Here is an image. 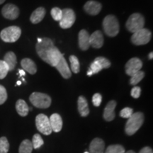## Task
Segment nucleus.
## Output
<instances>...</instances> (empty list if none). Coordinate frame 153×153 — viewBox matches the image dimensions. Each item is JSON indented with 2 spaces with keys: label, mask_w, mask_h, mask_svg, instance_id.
Wrapping results in <instances>:
<instances>
[{
  "label": "nucleus",
  "mask_w": 153,
  "mask_h": 153,
  "mask_svg": "<svg viewBox=\"0 0 153 153\" xmlns=\"http://www.w3.org/2000/svg\"><path fill=\"white\" fill-rule=\"evenodd\" d=\"M54 43L51 39L48 38H43L41 41L37 43L36 45V52L38 56L43 60L44 62H47V55L49 51L53 47H54Z\"/></svg>",
  "instance_id": "obj_6"
},
{
  "label": "nucleus",
  "mask_w": 153,
  "mask_h": 153,
  "mask_svg": "<svg viewBox=\"0 0 153 153\" xmlns=\"http://www.w3.org/2000/svg\"><path fill=\"white\" fill-rule=\"evenodd\" d=\"M62 57L63 55L60 52V51L57 49V48L54 46L48 53L46 63L49 64L51 66L55 67Z\"/></svg>",
  "instance_id": "obj_12"
},
{
  "label": "nucleus",
  "mask_w": 153,
  "mask_h": 153,
  "mask_svg": "<svg viewBox=\"0 0 153 153\" xmlns=\"http://www.w3.org/2000/svg\"><path fill=\"white\" fill-rule=\"evenodd\" d=\"M52 131L58 133L62 130V120L61 116L58 114H53L49 118Z\"/></svg>",
  "instance_id": "obj_19"
},
{
  "label": "nucleus",
  "mask_w": 153,
  "mask_h": 153,
  "mask_svg": "<svg viewBox=\"0 0 153 153\" xmlns=\"http://www.w3.org/2000/svg\"><path fill=\"white\" fill-rule=\"evenodd\" d=\"M9 68L4 60H0V79L6 77L9 72Z\"/></svg>",
  "instance_id": "obj_33"
},
{
  "label": "nucleus",
  "mask_w": 153,
  "mask_h": 153,
  "mask_svg": "<svg viewBox=\"0 0 153 153\" xmlns=\"http://www.w3.org/2000/svg\"><path fill=\"white\" fill-rule=\"evenodd\" d=\"M19 73L20 74V77H22V76L26 75V72H25L24 70H19Z\"/></svg>",
  "instance_id": "obj_40"
},
{
  "label": "nucleus",
  "mask_w": 153,
  "mask_h": 153,
  "mask_svg": "<svg viewBox=\"0 0 153 153\" xmlns=\"http://www.w3.org/2000/svg\"><path fill=\"white\" fill-rule=\"evenodd\" d=\"M85 153H89V152H85Z\"/></svg>",
  "instance_id": "obj_45"
},
{
  "label": "nucleus",
  "mask_w": 153,
  "mask_h": 153,
  "mask_svg": "<svg viewBox=\"0 0 153 153\" xmlns=\"http://www.w3.org/2000/svg\"><path fill=\"white\" fill-rule=\"evenodd\" d=\"M101 101H102V97H101L100 94L97 93L94 94L92 97V103L94 106H95L96 107L99 106L101 105Z\"/></svg>",
  "instance_id": "obj_37"
},
{
  "label": "nucleus",
  "mask_w": 153,
  "mask_h": 153,
  "mask_svg": "<svg viewBox=\"0 0 153 153\" xmlns=\"http://www.w3.org/2000/svg\"><path fill=\"white\" fill-rule=\"evenodd\" d=\"M51 16L53 17V19H54L55 21L60 22L61 18H62V9L58 8V7H54V8L51 9Z\"/></svg>",
  "instance_id": "obj_34"
},
{
  "label": "nucleus",
  "mask_w": 153,
  "mask_h": 153,
  "mask_svg": "<svg viewBox=\"0 0 153 153\" xmlns=\"http://www.w3.org/2000/svg\"><path fill=\"white\" fill-rule=\"evenodd\" d=\"M62 18L60 21V26L63 29L70 28L74 24L76 20V16L74 11L71 9H62Z\"/></svg>",
  "instance_id": "obj_9"
},
{
  "label": "nucleus",
  "mask_w": 153,
  "mask_h": 153,
  "mask_svg": "<svg viewBox=\"0 0 153 153\" xmlns=\"http://www.w3.org/2000/svg\"><path fill=\"white\" fill-rule=\"evenodd\" d=\"M99 63V65L101 67V68L103 69H107L111 67V62L108 59L104 57H98L94 60Z\"/></svg>",
  "instance_id": "obj_32"
},
{
  "label": "nucleus",
  "mask_w": 153,
  "mask_h": 153,
  "mask_svg": "<svg viewBox=\"0 0 153 153\" xmlns=\"http://www.w3.org/2000/svg\"><path fill=\"white\" fill-rule=\"evenodd\" d=\"M139 153H153V151L152 149L150 148V147H145L140 151Z\"/></svg>",
  "instance_id": "obj_39"
},
{
  "label": "nucleus",
  "mask_w": 153,
  "mask_h": 153,
  "mask_svg": "<svg viewBox=\"0 0 153 153\" xmlns=\"http://www.w3.org/2000/svg\"><path fill=\"white\" fill-rule=\"evenodd\" d=\"M103 28L105 33L109 37H115L119 33L120 26L117 18L114 15H108L103 21Z\"/></svg>",
  "instance_id": "obj_2"
},
{
  "label": "nucleus",
  "mask_w": 153,
  "mask_h": 153,
  "mask_svg": "<svg viewBox=\"0 0 153 153\" xmlns=\"http://www.w3.org/2000/svg\"><path fill=\"white\" fill-rule=\"evenodd\" d=\"M16 109L21 116H26L29 112V107L26 102L23 99H19L16 103Z\"/></svg>",
  "instance_id": "obj_24"
},
{
  "label": "nucleus",
  "mask_w": 153,
  "mask_h": 153,
  "mask_svg": "<svg viewBox=\"0 0 153 153\" xmlns=\"http://www.w3.org/2000/svg\"><path fill=\"white\" fill-rule=\"evenodd\" d=\"M144 114L142 112L133 113V115L128 118L126 124L125 131L128 135H133L140 128L144 122Z\"/></svg>",
  "instance_id": "obj_1"
},
{
  "label": "nucleus",
  "mask_w": 153,
  "mask_h": 153,
  "mask_svg": "<svg viewBox=\"0 0 153 153\" xmlns=\"http://www.w3.org/2000/svg\"><path fill=\"white\" fill-rule=\"evenodd\" d=\"M55 68L57 69V71L60 72V74L62 76L63 78H65V79H69L70 77H71V70H70V68H69L68 62H67L64 56L60 59V60L59 61V62L57 63V65Z\"/></svg>",
  "instance_id": "obj_13"
},
{
  "label": "nucleus",
  "mask_w": 153,
  "mask_h": 153,
  "mask_svg": "<svg viewBox=\"0 0 153 153\" xmlns=\"http://www.w3.org/2000/svg\"><path fill=\"white\" fill-rule=\"evenodd\" d=\"M102 70L101 67L99 65V64L97 61L94 60L91 64L90 65V68L88 70L87 72V75L88 76H91L94 74H97L101 70Z\"/></svg>",
  "instance_id": "obj_28"
},
{
  "label": "nucleus",
  "mask_w": 153,
  "mask_h": 153,
  "mask_svg": "<svg viewBox=\"0 0 153 153\" xmlns=\"http://www.w3.org/2000/svg\"><path fill=\"white\" fill-rule=\"evenodd\" d=\"M70 62L71 64V70L74 73L77 74L80 71V64L79 60L75 55H70Z\"/></svg>",
  "instance_id": "obj_26"
},
{
  "label": "nucleus",
  "mask_w": 153,
  "mask_h": 153,
  "mask_svg": "<svg viewBox=\"0 0 153 153\" xmlns=\"http://www.w3.org/2000/svg\"><path fill=\"white\" fill-rule=\"evenodd\" d=\"M149 59H150V60H152V58H153V53H152V52H151L150 54H149Z\"/></svg>",
  "instance_id": "obj_41"
},
{
  "label": "nucleus",
  "mask_w": 153,
  "mask_h": 153,
  "mask_svg": "<svg viewBox=\"0 0 153 153\" xmlns=\"http://www.w3.org/2000/svg\"><path fill=\"white\" fill-rule=\"evenodd\" d=\"M89 38L90 36L87 30L82 29L79 31L78 35V42H79V47L82 51H87L90 47L89 43Z\"/></svg>",
  "instance_id": "obj_15"
},
{
  "label": "nucleus",
  "mask_w": 153,
  "mask_h": 153,
  "mask_svg": "<svg viewBox=\"0 0 153 153\" xmlns=\"http://www.w3.org/2000/svg\"><path fill=\"white\" fill-rule=\"evenodd\" d=\"M46 14V11L43 7H38L32 13L30 17V21L32 24H37L43 20L45 15Z\"/></svg>",
  "instance_id": "obj_21"
},
{
  "label": "nucleus",
  "mask_w": 153,
  "mask_h": 153,
  "mask_svg": "<svg viewBox=\"0 0 153 153\" xmlns=\"http://www.w3.org/2000/svg\"><path fill=\"white\" fill-rule=\"evenodd\" d=\"M102 8L101 3L98 1H88L85 3L84 6V9L88 14L91 15V16H96V15L99 14Z\"/></svg>",
  "instance_id": "obj_14"
},
{
  "label": "nucleus",
  "mask_w": 153,
  "mask_h": 153,
  "mask_svg": "<svg viewBox=\"0 0 153 153\" xmlns=\"http://www.w3.org/2000/svg\"><path fill=\"white\" fill-rule=\"evenodd\" d=\"M125 153H136L135 152H134L133 150H129L128 152H125Z\"/></svg>",
  "instance_id": "obj_42"
},
{
  "label": "nucleus",
  "mask_w": 153,
  "mask_h": 153,
  "mask_svg": "<svg viewBox=\"0 0 153 153\" xmlns=\"http://www.w3.org/2000/svg\"><path fill=\"white\" fill-rule=\"evenodd\" d=\"M21 65L25 71L30 74H34L37 72V67L36 63L29 58H24L21 61Z\"/></svg>",
  "instance_id": "obj_22"
},
{
  "label": "nucleus",
  "mask_w": 153,
  "mask_h": 153,
  "mask_svg": "<svg viewBox=\"0 0 153 153\" xmlns=\"http://www.w3.org/2000/svg\"><path fill=\"white\" fill-rule=\"evenodd\" d=\"M22 85V82H20V81H18V82H17L16 85Z\"/></svg>",
  "instance_id": "obj_43"
},
{
  "label": "nucleus",
  "mask_w": 153,
  "mask_h": 153,
  "mask_svg": "<svg viewBox=\"0 0 153 153\" xmlns=\"http://www.w3.org/2000/svg\"><path fill=\"white\" fill-rule=\"evenodd\" d=\"M33 145L31 141L26 139L23 140L19 149V153H31L33 150Z\"/></svg>",
  "instance_id": "obj_25"
},
{
  "label": "nucleus",
  "mask_w": 153,
  "mask_h": 153,
  "mask_svg": "<svg viewBox=\"0 0 153 153\" xmlns=\"http://www.w3.org/2000/svg\"><path fill=\"white\" fill-rule=\"evenodd\" d=\"M29 100L34 106L38 108H47L51 104V98L44 93H32L29 97Z\"/></svg>",
  "instance_id": "obj_5"
},
{
  "label": "nucleus",
  "mask_w": 153,
  "mask_h": 153,
  "mask_svg": "<svg viewBox=\"0 0 153 153\" xmlns=\"http://www.w3.org/2000/svg\"><path fill=\"white\" fill-rule=\"evenodd\" d=\"M143 67V62L137 57H133L126 64V73L132 76L140 70Z\"/></svg>",
  "instance_id": "obj_10"
},
{
  "label": "nucleus",
  "mask_w": 153,
  "mask_h": 153,
  "mask_svg": "<svg viewBox=\"0 0 153 153\" xmlns=\"http://www.w3.org/2000/svg\"><path fill=\"white\" fill-rule=\"evenodd\" d=\"M133 114V108L129 107H126L123 109H122L120 112V116L124 118H129Z\"/></svg>",
  "instance_id": "obj_35"
},
{
  "label": "nucleus",
  "mask_w": 153,
  "mask_h": 153,
  "mask_svg": "<svg viewBox=\"0 0 153 153\" xmlns=\"http://www.w3.org/2000/svg\"><path fill=\"white\" fill-rule=\"evenodd\" d=\"M126 28L131 33H135L145 26V18L142 14L135 13L131 14L126 24Z\"/></svg>",
  "instance_id": "obj_4"
},
{
  "label": "nucleus",
  "mask_w": 153,
  "mask_h": 153,
  "mask_svg": "<svg viewBox=\"0 0 153 153\" xmlns=\"http://www.w3.org/2000/svg\"><path fill=\"white\" fill-rule=\"evenodd\" d=\"M6 1V0H0V4H3L4 1Z\"/></svg>",
  "instance_id": "obj_44"
},
{
  "label": "nucleus",
  "mask_w": 153,
  "mask_h": 153,
  "mask_svg": "<svg viewBox=\"0 0 153 153\" xmlns=\"http://www.w3.org/2000/svg\"><path fill=\"white\" fill-rule=\"evenodd\" d=\"M1 14L4 18L9 20H15L19 16V9L13 4H7L1 9Z\"/></svg>",
  "instance_id": "obj_11"
},
{
  "label": "nucleus",
  "mask_w": 153,
  "mask_h": 153,
  "mask_svg": "<svg viewBox=\"0 0 153 153\" xmlns=\"http://www.w3.org/2000/svg\"><path fill=\"white\" fill-rule=\"evenodd\" d=\"M152 33L150 30L143 28L133 33L131 37L132 43L135 45H146L150 41Z\"/></svg>",
  "instance_id": "obj_7"
},
{
  "label": "nucleus",
  "mask_w": 153,
  "mask_h": 153,
  "mask_svg": "<svg viewBox=\"0 0 153 153\" xmlns=\"http://www.w3.org/2000/svg\"><path fill=\"white\" fill-rule=\"evenodd\" d=\"M31 143L32 145H33V148L34 149H38L41 148L42 145L44 144L43 140L39 134H35L33 135Z\"/></svg>",
  "instance_id": "obj_30"
},
{
  "label": "nucleus",
  "mask_w": 153,
  "mask_h": 153,
  "mask_svg": "<svg viewBox=\"0 0 153 153\" xmlns=\"http://www.w3.org/2000/svg\"><path fill=\"white\" fill-rule=\"evenodd\" d=\"M7 97H8V96H7V92L5 87L2 85H0V105L5 103Z\"/></svg>",
  "instance_id": "obj_36"
},
{
  "label": "nucleus",
  "mask_w": 153,
  "mask_h": 153,
  "mask_svg": "<svg viewBox=\"0 0 153 153\" xmlns=\"http://www.w3.org/2000/svg\"><path fill=\"white\" fill-rule=\"evenodd\" d=\"M125 149L120 145H109L106 148L105 153H125Z\"/></svg>",
  "instance_id": "obj_27"
},
{
  "label": "nucleus",
  "mask_w": 153,
  "mask_h": 153,
  "mask_svg": "<svg viewBox=\"0 0 153 153\" xmlns=\"http://www.w3.org/2000/svg\"><path fill=\"white\" fill-rule=\"evenodd\" d=\"M22 35V30L19 26H12L5 28L0 33V38L6 43H14Z\"/></svg>",
  "instance_id": "obj_3"
},
{
  "label": "nucleus",
  "mask_w": 153,
  "mask_h": 153,
  "mask_svg": "<svg viewBox=\"0 0 153 153\" xmlns=\"http://www.w3.org/2000/svg\"><path fill=\"white\" fill-rule=\"evenodd\" d=\"M4 61L8 66L9 71H12L14 70L17 63L16 56L14 53L9 51V52L6 53L4 57Z\"/></svg>",
  "instance_id": "obj_23"
},
{
  "label": "nucleus",
  "mask_w": 153,
  "mask_h": 153,
  "mask_svg": "<svg viewBox=\"0 0 153 153\" xmlns=\"http://www.w3.org/2000/svg\"><path fill=\"white\" fill-rule=\"evenodd\" d=\"M105 144L104 140L101 138H94L92 140L89 145V152L90 153H104Z\"/></svg>",
  "instance_id": "obj_18"
},
{
  "label": "nucleus",
  "mask_w": 153,
  "mask_h": 153,
  "mask_svg": "<svg viewBox=\"0 0 153 153\" xmlns=\"http://www.w3.org/2000/svg\"><path fill=\"white\" fill-rule=\"evenodd\" d=\"M141 89L139 87H134L131 90V96L134 99H138L140 97Z\"/></svg>",
  "instance_id": "obj_38"
},
{
  "label": "nucleus",
  "mask_w": 153,
  "mask_h": 153,
  "mask_svg": "<svg viewBox=\"0 0 153 153\" xmlns=\"http://www.w3.org/2000/svg\"><path fill=\"white\" fill-rule=\"evenodd\" d=\"M9 150V143L6 137H0V153H7Z\"/></svg>",
  "instance_id": "obj_31"
},
{
  "label": "nucleus",
  "mask_w": 153,
  "mask_h": 153,
  "mask_svg": "<svg viewBox=\"0 0 153 153\" xmlns=\"http://www.w3.org/2000/svg\"><path fill=\"white\" fill-rule=\"evenodd\" d=\"M116 101L114 100L110 101L105 107L104 111V118L106 121H112L116 117L115 108L116 107Z\"/></svg>",
  "instance_id": "obj_17"
},
{
  "label": "nucleus",
  "mask_w": 153,
  "mask_h": 153,
  "mask_svg": "<svg viewBox=\"0 0 153 153\" xmlns=\"http://www.w3.org/2000/svg\"><path fill=\"white\" fill-rule=\"evenodd\" d=\"M90 45L94 48H101L104 45V36L100 30H96L91 34L89 38Z\"/></svg>",
  "instance_id": "obj_16"
},
{
  "label": "nucleus",
  "mask_w": 153,
  "mask_h": 153,
  "mask_svg": "<svg viewBox=\"0 0 153 153\" xmlns=\"http://www.w3.org/2000/svg\"><path fill=\"white\" fill-rule=\"evenodd\" d=\"M77 105H78V111L80 116L82 117H86L89 114V106H88V103L87 99L83 96H80L78 98L77 101Z\"/></svg>",
  "instance_id": "obj_20"
},
{
  "label": "nucleus",
  "mask_w": 153,
  "mask_h": 153,
  "mask_svg": "<svg viewBox=\"0 0 153 153\" xmlns=\"http://www.w3.org/2000/svg\"><path fill=\"white\" fill-rule=\"evenodd\" d=\"M145 76V72L140 70L139 72H137V73L133 74L131 76V79H130V84L131 85H136L137 84H138L142 80Z\"/></svg>",
  "instance_id": "obj_29"
},
{
  "label": "nucleus",
  "mask_w": 153,
  "mask_h": 153,
  "mask_svg": "<svg viewBox=\"0 0 153 153\" xmlns=\"http://www.w3.org/2000/svg\"><path fill=\"white\" fill-rule=\"evenodd\" d=\"M36 126L40 133L45 135H51L52 133L49 118L45 114H38L36 118Z\"/></svg>",
  "instance_id": "obj_8"
}]
</instances>
